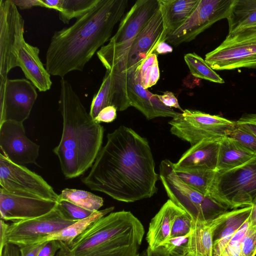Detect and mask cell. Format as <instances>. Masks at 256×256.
<instances>
[{"label":"cell","instance_id":"6da1fadb","mask_svg":"<svg viewBox=\"0 0 256 256\" xmlns=\"http://www.w3.org/2000/svg\"><path fill=\"white\" fill-rule=\"evenodd\" d=\"M158 180L146 138L120 126L107 134L105 145L82 181L92 190L132 202L152 196Z\"/></svg>","mask_w":256,"mask_h":256},{"label":"cell","instance_id":"7a4b0ae2","mask_svg":"<svg viewBox=\"0 0 256 256\" xmlns=\"http://www.w3.org/2000/svg\"><path fill=\"white\" fill-rule=\"evenodd\" d=\"M128 6V0H98L72 26L54 32L46 56L45 66L50 75L63 78L72 71H82L110 40Z\"/></svg>","mask_w":256,"mask_h":256},{"label":"cell","instance_id":"3957f363","mask_svg":"<svg viewBox=\"0 0 256 256\" xmlns=\"http://www.w3.org/2000/svg\"><path fill=\"white\" fill-rule=\"evenodd\" d=\"M58 110L62 130L53 152L66 178H76L91 168L102 148L104 129L88 113L70 83L60 80Z\"/></svg>","mask_w":256,"mask_h":256},{"label":"cell","instance_id":"277c9868","mask_svg":"<svg viewBox=\"0 0 256 256\" xmlns=\"http://www.w3.org/2000/svg\"><path fill=\"white\" fill-rule=\"evenodd\" d=\"M158 0H138L120 20L116 34L96 52L114 81V105L118 111L130 106L126 90V64L132 42L141 29L158 8Z\"/></svg>","mask_w":256,"mask_h":256},{"label":"cell","instance_id":"5b68a950","mask_svg":"<svg viewBox=\"0 0 256 256\" xmlns=\"http://www.w3.org/2000/svg\"><path fill=\"white\" fill-rule=\"evenodd\" d=\"M174 163L168 159L160 165V179L169 199L194 220L208 222L228 209L210 197L194 190L176 174Z\"/></svg>","mask_w":256,"mask_h":256},{"label":"cell","instance_id":"8992f818","mask_svg":"<svg viewBox=\"0 0 256 256\" xmlns=\"http://www.w3.org/2000/svg\"><path fill=\"white\" fill-rule=\"evenodd\" d=\"M207 196L228 208L252 206L256 198V154L241 166L216 172Z\"/></svg>","mask_w":256,"mask_h":256},{"label":"cell","instance_id":"52a82bcc","mask_svg":"<svg viewBox=\"0 0 256 256\" xmlns=\"http://www.w3.org/2000/svg\"><path fill=\"white\" fill-rule=\"evenodd\" d=\"M204 60L216 70L256 68V26L228 34L218 46L206 54Z\"/></svg>","mask_w":256,"mask_h":256},{"label":"cell","instance_id":"ba28073f","mask_svg":"<svg viewBox=\"0 0 256 256\" xmlns=\"http://www.w3.org/2000/svg\"><path fill=\"white\" fill-rule=\"evenodd\" d=\"M172 134L191 146L204 139H220L228 136L236 122L200 110L185 109L168 122Z\"/></svg>","mask_w":256,"mask_h":256},{"label":"cell","instance_id":"9c48e42d","mask_svg":"<svg viewBox=\"0 0 256 256\" xmlns=\"http://www.w3.org/2000/svg\"><path fill=\"white\" fill-rule=\"evenodd\" d=\"M0 188L16 196L59 202L58 195L40 176L0 154Z\"/></svg>","mask_w":256,"mask_h":256},{"label":"cell","instance_id":"30bf717a","mask_svg":"<svg viewBox=\"0 0 256 256\" xmlns=\"http://www.w3.org/2000/svg\"><path fill=\"white\" fill-rule=\"evenodd\" d=\"M24 20L12 0H0V80L18 66V54L24 38Z\"/></svg>","mask_w":256,"mask_h":256},{"label":"cell","instance_id":"8fae6325","mask_svg":"<svg viewBox=\"0 0 256 256\" xmlns=\"http://www.w3.org/2000/svg\"><path fill=\"white\" fill-rule=\"evenodd\" d=\"M70 218L58 205L42 216L14 222L6 232L5 244L20 248L38 243L42 238L56 233L76 222Z\"/></svg>","mask_w":256,"mask_h":256},{"label":"cell","instance_id":"7c38bea8","mask_svg":"<svg viewBox=\"0 0 256 256\" xmlns=\"http://www.w3.org/2000/svg\"><path fill=\"white\" fill-rule=\"evenodd\" d=\"M134 216L126 210L110 213L92 223L72 242L58 241L60 248L56 256H82L120 230Z\"/></svg>","mask_w":256,"mask_h":256},{"label":"cell","instance_id":"4fadbf2b","mask_svg":"<svg viewBox=\"0 0 256 256\" xmlns=\"http://www.w3.org/2000/svg\"><path fill=\"white\" fill-rule=\"evenodd\" d=\"M234 0H200L184 24L168 36L166 42L178 46L190 42L216 22L228 16Z\"/></svg>","mask_w":256,"mask_h":256},{"label":"cell","instance_id":"5bb4252c","mask_svg":"<svg viewBox=\"0 0 256 256\" xmlns=\"http://www.w3.org/2000/svg\"><path fill=\"white\" fill-rule=\"evenodd\" d=\"M34 86L24 78L0 80V124L6 120L23 123L38 97Z\"/></svg>","mask_w":256,"mask_h":256},{"label":"cell","instance_id":"9a60e30c","mask_svg":"<svg viewBox=\"0 0 256 256\" xmlns=\"http://www.w3.org/2000/svg\"><path fill=\"white\" fill-rule=\"evenodd\" d=\"M0 148L8 159L24 166L36 164L40 147L26 136L23 123L6 120L0 124Z\"/></svg>","mask_w":256,"mask_h":256},{"label":"cell","instance_id":"2e32d148","mask_svg":"<svg viewBox=\"0 0 256 256\" xmlns=\"http://www.w3.org/2000/svg\"><path fill=\"white\" fill-rule=\"evenodd\" d=\"M144 229L134 216L118 232L82 256H140Z\"/></svg>","mask_w":256,"mask_h":256},{"label":"cell","instance_id":"e0dca14e","mask_svg":"<svg viewBox=\"0 0 256 256\" xmlns=\"http://www.w3.org/2000/svg\"><path fill=\"white\" fill-rule=\"evenodd\" d=\"M58 202L11 194L0 188V214L4 220L18 221L44 215L54 210Z\"/></svg>","mask_w":256,"mask_h":256},{"label":"cell","instance_id":"ac0fdd59","mask_svg":"<svg viewBox=\"0 0 256 256\" xmlns=\"http://www.w3.org/2000/svg\"><path fill=\"white\" fill-rule=\"evenodd\" d=\"M164 30L159 7L134 38L128 52L126 64V78L132 72L155 51Z\"/></svg>","mask_w":256,"mask_h":256},{"label":"cell","instance_id":"d6986e66","mask_svg":"<svg viewBox=\"0 0 256 256\" xmlns=\"http://www.w3.org/2000/svg\"><path fill=\"white\" fill-rule=\"evenodd\" d=\"M126 90L130 106L138 110L148 120L157 117L172 118L178 113L164 105L156 94L144 88L138 81L134 71L128 76Z\"/></svg>","mask_w":256,"mask_h":256},{"label":"cell","instance_id":"ffe728a7","mask_svg":"<svg viewBox=\"0 0 256 256\" xmlns=\"http://www.w3.org/2000/svg\"><path fill=\"white\" fill-rule=\"evenodd\" d=\"M220 139H204L191 146L174 163V168L216 171Z\"/></svg>","mask_w":256,"mask_h":256},{"label":"cell","instance_id":"44dd1931","mask_svg":"<svg viewBox=\"0 0 256 256\" xmlns=\"http://www.w3.org/2000/svg\"><path fill=\"white\" fill-rule=\"evenodd\" d=\"M40 50L25 41L22 42L18 54V66L26 78L41 92L49 90L52 84L50 75L39 57Z\"/></svg>","mask_w":256,"mask_h":256},{"label":"cell","instance_id":"7402d4cb","mask_svg":"<svg viewBox=\"0 0 256 256\" xmlns=\"http://www.w3.org/2000/svg\"><path fill=\"white\" fill-rule=\"evenodd\" d=\"M252 206L227 211L220 216L213 233L212 256H222L228 242L250 215Z\"/></svg>","mask_w":256,"mask_h":256},{"label":"cell","instance_id":"603a6c76","mask_svg":"<svg viewBox=\"0 0 256 256\" xmlns=\"http://www.w3.org/2000/svg\"><path fill=\"white\" fill-rule=\"evenodd\" d=\"M184 212L170 199L163 204L150 222L146 238L148 247L155 249L170 238L174 220Z\"/></svg>","mask_w":256,"mask_h":256},{"label":"cell","instance_id":"cb8c5ba5","mask_svg":"<svg viewBox=\"0 0 256 256\" xmlns=\"http://www.w3.org/2000/svg\"><path fill=\"white\" fill-rule=\"evenodd\" d=\"M200 0H158L164 30L160 43L166 42L192 14ZM159 43V44H160Z\"/></svg>","mask_w":256,"mask_h":256},{"label":"cell","instance_id":"d4e9b609","mask_svg":"<svg viewBox=\"0 0 256 256\" xmlns=\"http://www.w3.org/2000/svg\"><path fill=\"white\" fill-rule=\"evenodd\" d=\"M220 216L208 222L192 220L188 241L183 249L182 256H212L213 233L220 221Z\"/></svg>","mask_w":256,"mask_h":256},{"label":"cell","instance_id":"484cf974","mask_svg":"<svg viewBox=\"0 0 256 256\" xmlns=\"http://www.w3.org/2000/svg\"><path fill=\"white\" fill-rule=\"evenodd\" d=\"M255 154L234 138L228 136L223 137L220 141L216 172L241 166L251 160Z\"/></svg>","mask_w":256,"mask_h":256},{"label":"cell","instance_id":"4316f807","mask_svg":"<svg viewBox=\"0 0 256 256\" xmlns=\"http://www.w3.org/2000/svg\"><path fill=\"white\" fill-rule=\"evenodd\" d=\"M228 34L256 23V0H234L226 18Z\"/></svg>","mask_w":256,"mask_h":256},{"label":"cell","instance_id":"83f0119b","mask_svg":"<svg viewBox=\"0 0 256 256\" xmlns=\"http://www.w3.org/2000/svg\"><path fill=\"white\" fill-rule=\"evenodd\" d=\"M114 210V207L111 206L94 212L90 216L78 220L63 230L42 238L38 243L42 244L52 240L70 243L92 223L112 212Z\"/></svg>","mask_w":256,"mask_h":256},{"label":"cell","instance_id":"f1b7e54d","mask_svg":"<svg viewBox=\"0 0 256 256\" xmlns=\"http://www.w3.org/2000/svg\"><path fill=\"white\" fill-rule=\"evenodd\" d=\"M174 167V164H173ZM176 174L188 186L207 196L216 171L175 168Z\"/></svg>","mask_w":256,"mask_h":256},{"label":"cell","instance_id":"f546056e","mask_svg":"<svg viewBox=\"0 0 256 256\" xmlns=\"http://www.w3.org/2000/svg\"><path fill=\"white\" fill-rule=\"evenodd\" d=\"M64 200L92 212L99 210L104 204L103 198L90 192L73 188H64L59 194V202Z\"/></svg>","mask_w":256,"mask_h":256},{"label":"cell","instance_id":"4dcf8cb0","mask_svg":"<svg viewBox=\"0 0 256 256\" xmlns=\"http://www.w3.org/2000/svg\"><path fill=\"white\" fill-rule=\"evenodd\" d=\"M114 98V87L113 76L106 71L98 92L92 100L90 114L94 120L104 108L113 106Z\"/></svg>","mask_w":256,"mask_h":256},{"label":"cell","instance_id":"1f68e13d","mask_svg":"<svg viewBox=\"0 0 256 256\" xmlns=\"http://www.w3.org/2000/svg\"><path fill=\"white\" fill-rule=\"evenodd\" d=\"M184 61L191 74L198 78L211 82L224 84V80L218 74L201 56L194 52L186 54Z\"/></svg>","mask_w":256,"mask_h":256},{"label":"cell","instance_id":"d6a6232c","mask_svg":"<svg viewBox=\"0 0 256 256\" xmlns=\"http://www.w3.org/2000/svg\"><path fill=\"white\" fill-rule=\"evenodd\" d=\"M142 86L146 89L155 85L160 78L158 62L156 53L152 54L134 70Z\"/></svg>","mask_w":256,"mask_h":256},{"label":"cell","instance_id":"836d02e7","mask_svg":"<svg viewBox=\"0 0 256 256\" xmlns=\"http://www.w3.org/2000/svg\"><path fill=\"white\" fill-rule=\"evenodd\" d=\"M98 0H62L60 10L58 12L60 20L68 24L73 18L76 19L90 10Z\"/></svg>","mask_w":256,"mask_h":256},{"label":"cell","instance_id":"e575fe53","mask_svg":"<svg viewBox=\"0 0 256 256\" xmlns=\"http://www.w3.org/2000/svg\"><path fill=\"white\" fill-rule=\"evenodd\" d=\"M228 136L256 154V136L246 128L236 124Z\"/></svg>","mask_w":256,"mask_h":256},{"label":"cell","instance_id":"d590c367","mask_svg":"<svg viewBox=\"0 0 256 256\" xmlns=\"http://www.w3.org/2000/svg\"><path fill=\"white\" fill-rule=\"evenodd\" d=\"M248 229V219L240 228L226 245L222 256H240L241 244Z\"/></svg>","mask_w":256,"mask_h":256},{"label":"cell","instance_id":"8d00e7d4","mask_svg":"<svg viewBox=\"0 0 256 256\" xmlns=\"http://www.w3.org/2000/svg\"><path fill=\"white\" fill-rule=\"evenodd\" d=\"M192 218L184 211L178 215L173 222L170 238L188 234L192 226Z\"/></svg>","mask_w":256,"mask_h":256},{"label":"cell","instance_id":"74e56055","mask_svg":"<svg viewBox=\"0 0 256 256\" xmlns=\"http://www.w3.org/2000/svg\"><path fill=\"white\" fill-rule=\"evenodd\" d=\"M58 202L62 211L70 218L74 220L78 221L85 218L94 212L66 200H62Z\"/></svg>","mask_w":256,"mask_h":256},{"label":"cell","instance_id":"f35d334b","mask_svg":"<svg viewBox=\"0 0 256 256\" xmlns=\"http://www.w3.org/2000/svg\"><path fill=\"white\" fill-rule=\"evenodd\" d=\"M256 255V230L248 228L241 244L240 256Z\"/></svg>","mask_w":256,"mask_h":256},{"label":"cell","instance_id":"ab89813d","mask_svg":"<svg viewBox=\"0 0 256 256\" xmlns=\"http://www.w3.org/2000/svg\"><path fill=\"white\" fill-rule=\"evenodd\" d=\"M190 233L183 236L170 238L162 246L170 254H182V250L186 244Z\"/></svg>","mask_w":256,"mask_h":256},{"label":"cell","instance_id":"60d3db41","mask_svg":"<svg viewBox=\"0 0 256 256\" xmlns=\"http://www.w3.org/2000/svg\"><path fill=\"white\" fill-rule=\"evenodd\" d=\"M116 108L114 106H106L100 112L94 120L99 124L111 122L116 118Z\"/></svg>","mask_w":256,"mask_h":256},{"label":"cell","instance_id":"b9f144b4","mask_svg":"<svg viewBox=\"0 0 256 256\" xmlns=\"http://www.w3.org/2000/svg\"><path fill=\"white\" fill-rule=\"evenodd\" d=\"M236 122V124L246 128L256 136V113L245 114Z\"/></svg>","mask_w":256,"mask_h":256},{"label":"cell","instance_id":"7bdbcfd3","mask_svg":"<svg viewBox=\"0 0 256 256\" xmlns=\"http://www.w3.org/2000/svg\"><path fill=\"white\" fill-rule=\"evenodd\" d=\"M156 96L159 100L166 106L169 108H178L182 112L183 110L179 104L178 100L174 94L170 91L164 92L163 94H156Z\"/></svg>","mask_w":256,"mask_h":256},{"label":"cell","instance_id":"ee69618b","mask_svg":"<svg viewBox=\"0 0 256 256\" xmlns=\"http://www.w3.org/2000/svg\"><path fill=\"white\" fill-rule=\"evenodd\" d=\"M60 248V246L58 241L52 240L47 242L40 250L38 256H54Z\"/></svg>","mask_w":256,"mask_h":256},{"label":"cell","instance_id":"f6af8a7d","mask_svg":"<svg viewBox=\"0 0 256 256\" xmlns=\"http://www.w3.org/2000/svg\"><path fill=\"white\" fill-rule=\"evenodd\" d=\"M46 242L36 243L19 248L20 256H38L40 250Z\"/></svg>","mask_w":256,"mask_h":256},{"label":"cell","instance_id":"bcb514c9","mask_svg":"<svg viewBox=\"0 0 256 256\" xmlns=\"http://www.w3.org/2000/svg\"><path fill=\"white\" fill-rule=\"evenodd\" d=\"M20 9L30 8L34 6H42L41 0H12Z\"/></svg>","mask_w":256,"mask_h":256},{"label":"cell","instance_id":"7dc6e473","mask_svg":"<svg viewBox=\"0 0 256 256\" xmlns=\"http://www.w3.org/2000/svg\"><path fill=\"white\" fill-rule=\"evenodd\" d=\"M0 256H20V248L12 244H6L3 248Z\"/></svg>","mask_w":256,"mask_h":256},{"label":"cell","instance_id":"c3c4849f","mask_svg":"<svg viewBox=\"0 0 256 256\" xmlns=\"http://www.w3.org/2000/svg\"><path fill=\"white\" fill-rule=\"evenodd\" d=\"M146 256H171V255L162 246L155 249H152L148 246L146 252Z\"/></svg>","mask_w":256,"mask_h":256},{"label":"cell","instance_id":"681fc988","mask_svg":"<svg viewBox=\"0 0 256 256\" xmlns=\"http://www.w3.org/2000/svg\"><path fill=\"white\" fill-rule=\"evenodd\" d=\"M42 7L60 10L62 0H41Z\"/></svg>","mask_w":256,"mask_h":256},{"label":"cell","instance_id":"f907efd6","mask_svg":"<svg viewBox=\"0 0 256 256\" xmlns=\"http://www.w3.org/2000/svg\"><path fill=\"white\" fill-rule=\"evenodd\" d=\"M9 224L6 223L4 221L0 220V254L2 252L3 248L6 245L5 236L6 232L8 228Z\"/></svg>","mask_w":256,"mask_h":256},{"label":"cell","instance_id":"816d5d0a","mask_svg":"<svg viewBox=\"0 0 256 256\" xmlns=\"http://www.w3.org/2000/svg\"><path fill=\"white\" fill-rule=\"evenodd\" d=\"M251 214L248 218V228L256 230V198L252 204Z\"/></svg>","mask_w":256,"mask_h":256},{"label":"cell","instance_id":"f5cc1de1","mask_svg":"<svg viewBox=\"0 0 256 256\" xmlns=\"http://www.w3.org/2000/svg\"><path fill=\"white\" fill-rule=\"evenodd\" d=\"M172 48L166 42L160 43L156 48L155 51L158 54H163L171 52Z\"/></svg>","mask_w":256,"mask_h":256},{"label":"cell","instance_id":"db71d44e","mask_svg":"<svg viewBox=\"0 0 256 256\" xmlns=\"http://www.w3.org/2000/svg\"><path fill=\"white\" fill-rule=\"evenodd\" d=\"M171 256H183L180 254H178L176 253H172L170 254Z\"/></svg>","mask_w":256,"mask_h":256},{"label":"cell","instance_id":"11a10c76","mask_svg":"<svg viewBox=\"0 0 256 256\" xmlns=\"http://www.w3.org/2000/svg\"><path fill=\"white\" fill-rule=\"evenodd\" d=\"M256 26V23L254 24H253L252 26ZM250 27V26H249Z\"/></svg>","mask_w":256,"mask_h":256}]
</instances>
